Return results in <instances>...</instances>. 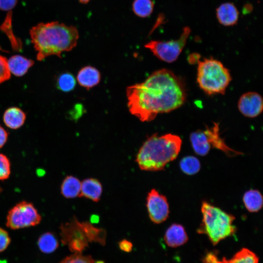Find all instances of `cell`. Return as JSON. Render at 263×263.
<instances>
[{"label":"cell","mask_w":263,"mask_h":263,"mask_svg":"<svg viewBox=\"0 0 263 263\" xmlns=\"http://www.w3.org/2000/svg\"><path fill=\"white\" fill-rule=\"evenodd\" d=\"M126 95L130 113L142 122L179 108L186 99L183 82L167 69L155 71L143 82L128 86Z\"/></svg>","instance_id":"1"},{"label":"cell","mask_w":263,"mask_h":263,"mask_svg":"<svg viewBox=\"0 0 263 263\" xmlns=\"http://www.w3.org/2000/svg\"><path fill=\"white\" fill-rule=\"evenodd\" d=\"M30 35L39 61L51 55L61 57L62 52L76 46L79 37L76 28L57 21L39 23L32 28Z\"/></svg>","instance_id":"2"},{"label":"cell","mask_w":263,"mask_h":263,"mask_svg":"<svg viewBox=\"0 0 263 263\" xmlns=\"http://www.w3.org/2000/svg\"><path fill=\"white\" fill-rule=\"evenodd\" d=\"M182 144V139L177 135L153 134L143 143L136 155L135 161L143 170H162L169 163L177 158Z\"/></svg>","instance_id":"3"},{"label":"cell","mask_w":263,"mask_h":263,"mask_svg":"<svg viewBox=\"0 0 263 263\" xmlns=\"http://www.w3.org/2000/svg\"><path fill=\"white\" fill-rule=\"evenodd\" d=\"M201 210L202 220L197 231L206 235L213 245L235 233L232 214L206 201L202 202Z\"/></svg>","instance_id":"4"},{"label":"cell","mask_w":263,"mask_h":263,"mask_svg":"<svg viewBox=\"0 0 263 263\" xmlns=\"http://www.w3.org/2000/svg\"><path fill=\"white\" fill-rule=\"evenodd\" d=\"M61 241L72 252L81 253L88 243H105L106 234L102 229L94 226L87 222H79L75 217L60 226Z\"/></svg>","instance_id":"5"},{"label":"cell","mask_w":263,"mask_h":263,"mask_svg":"<svg viewBox=\"0 0 263 263\" xmlns=\"http://www.w3.org/2000/svg\"><path fill=\"white\" fill-rule=\"evenodd\" d=\"M197 65V82L200 89L209 95L224 94L231 80L229 70L213 58L198 60Z\"/></svg>","instance_id":"6"},{"label":"cell","mask_w":263,"mask_h":263,"mask_svg":"<svg viewBox=\"0 0 263 263\" xmlns=\"http://www.w3.org/2000/svg\"><path fill=\"white\" fill-rule=\"evenodd\" d=\"M191 30L184 27L179 38L169 41L151 40L145 45L160 60L172 63L176 60L185 47Z\"/></svg>","instance_id":"7"},{"label":"cell","mask_w":263,"mask_h":263,"mask_svg":"<svg viewBox=\"0 0 263 263\" xmlns=\"http://www.w3.org/2000/svg\"><path fill=\"white\" fill-rule=\"evenodd\" d=\"M41 216L31 202L22 201L13 206L8 211L6 226L11 229H18L38 225Z\"/></svg>","instance_id":"8"},{"label":"cell","mask_w":263,"mask_h":263,"mask_svg":"<svg viewBox=\"0 0 263 263\" xmlns=\"http://www.w3.org/2000/svg\"><path fill=\"white\" fill-rule=\"evenodd\" d=\"M146 207L149 218L154 223L161 224L168 218L169 209L168 200L155 188L151 189L147 195Z\"/></svg>","instance_id":"9"},{"label":"cell","mask_w":263,"mask_h":263,"mask_svg":"<svg viewBox=\"0 0 263 263\" xmlns=\"http://www.w3.org/2000/svg\"><path fill=\"white\" fill-rule=\"evenodd\" d=\"M238 108L240 112L244 116L255 118L259 116L263 111V98L256 92H247L240 97Z\"/></svg>","instance_id":"10"},{"label":"cell","mask_w":263,"mask_h":263,"mask_svg":"<svg viewBox=\"0 0 263 263\" xmlns=\"http://www.w3.org/2000/svg\"><path fill=\"white\" fill-rule=\"evenodd\" d=\"M204 131L211 148L222 151L228 156H234L243 154L241 152L231 149L226 145L224 139L220 135L219 126L217 123H214L213 126L207 127Z\"/></svg>","instance_id":"11"},{"label":"cell","mask_w":263,"mask_h":263,"mask_svg":"<svg viewBox=\"0 0 263 263\" xmlns=\"http://www.w3.org/2000/svg\"><path fill=\"white\" fill-rule=\"evenodd\" d=\"M164 240L169 246L176 247L187 243L188 237L184 227L180 224L174 223L167 229Z\"/></svg>","instance_id":"12"},{"label":"cell","mask_w":263,"mask_h":263,"mask_svg":"<svg viewBox=\"0 0 263 263\" xmlns=\"http://www.w3.org/2000/svg\"><path fill=\"white\" fill-rule=\"evenodd\" d=\"M76 79L81 86L90 89L99 83L101 75L99 71L95 67L86 66L79 71Z\"/></svg>","instance_id":"13"},{"label":"cell","mask_w":263,"mask_h":263,"mask_svg":"<svg viewBox=\"0 0 263 263\" xmlns=\"http://www.w3.org/2000/svg\"><path fill=\"white\" fill-rule=\"evenodd\" d=\"M216 16L221 24L226 26H232L238 21L239 12L233 3L226 2L217 8Z\"/></svg>","instance_id":"14"},{"label":"cell","mask_w":263,"mask_h":263,"mask_svg":"<svg viewBox=\"0 0 263 263\" xmlns=\"http://www.w3.org/2000/svg\"><path fill=\"white\" fill-rule=\"evenodd\" d=\"M102 193V186L101 183L95 178H87L81 182L79 197H84L96 202L99 201Z\"/></svg>","instance_id":"15"},{"label":"cell","mask_w":263,"mask_h":263,"mask_svg":"<svg viewBox=\"0 0 263 263\" xmlns=\"http://www.w3.org/2000/svg\"><path fill=\"white\" fill-rule=\"evenodd\" d=\"M189 140L194 151L198 155L206 156L211 148L204 130H197L191 132Z\"/></svg>","instance_id":"16"},{"label":"cell","mask_w":263,"mask_h":263,"mask_svg":"<svg viewBox=\"0 0 263 263\" xmlns=\"http://www.w3.org/2000/svg\"><path fill=\"white\" fill-rule=\"evenodd\" d=\"M25 119V113L21 109L16 107L7 109L3 116L4 124L11 129H17L21 127L24 123Z\"/></svg>","instance_id":"17"},{"label":"cell","mask_w":263,"mask_h":263,"mask_svg":"<svg viewBox=\"0 0 263 263\" xmlns=\"http://www.w3.org/2000/svg\"><path fill=\"white\" fill-rule=\"evenodd\" d=\"M34 63L32 60L19 55L13 56L7 60L10 72L17 76L25 75Z\"/></svg>","instance_id":"18"},{"label":"cell","mask_w":263,"mask_h":263,"mask_svg":"<svg viewBox=\"0 0 263 263\" xmlns=\"http://www.w3.org/2000/svg\"><path fill=\"white\" fill-rule=\"evenodd\" d=\"M81 182L76 177L67 176L62 181L60 186V192L65 198L71 199L79 197L81 190Z\"/></svg>","instance_id":"19"},{"label":"cell","mask_w":263,"mask_h":263,"mask_svg":"<svg viewBox=\"0 0 263 263\" xmlns=\"http://www.w3.org/2000/svg\"><path fill=\"white\" fill-rule=\"evenodd\" d=\"M243 201L245 207L250 212H257L263 207V197L257 189H251L246 191L244 194Z\"/></svg>","instance_id":"20"},{"label":"cell","mask_w":263,"mask_h":263,"mask_svg":"<svg viewBox=\"0 0 263 263\" xmlns=\"http://www.w3.org/2000/svg\"><path fill=\"white\" fill-rule=\"evenodd\" d=\"M37 244L40 250L46 254L53 253L59 245L56 236L50 232L41 234L38 239Z\"/></svg>","instance_id":"21"},{"label":"cell","mask_w":263,"mask_h":263,"mask_svg":"<svg viewBox=\"0 0 263 263\" xmlns=\"http://www.w3.org/2000/svg\"><path fill=\"white\" fill-rule=\"evenodd\" d=\"M223 263H258L257 256L248 249L244 248L237 252L232 258H224Z\"/></svg>","instance_id":"22"},{"label":"cell","mask_w":263,"mask_h":263,"mask_svg":"<svg viewBox=\"0 0 263 263\" xmlns=\"http://www.w3.org/2000/svg\"><path fill=\"white\" fill-rule=\"evenodd\" d=\"M179 166L182 171L188 175L196 174L201 169L199 159L191 155L183 157L180 161Z\"/></svg>","instance_id":"23"},{"label":"cell","mask_w":263,"mask_h":263,"mask_svg":"<svg viewBox=\"0 0 263 263\" xmlns=\"http://www.w3.org/2000/svg\"><path fill=\"white\" fill-rule=\"evenodd\" d=\"M154 2L152 0H134L132 9L134 14L141 18H147L152 13Z\"/></svg>","instance_id":"24"},{"label":"cell","mask_w":263,"mask_h":263,"mask_svg":"<svg viewBox=\"0 0 263 263\" xmlns=\"http://www.w3.org/2000/svg\"><path fill=\"white\" fill-rule=\"evenodd\" d=\"M76 84L74 76L70 73H65L60 75L56 81V86L58 89L68 92L73 90Z\"/></svg>","instance_id":"25"},{"label":"cell","mask_w":263,"mask_h":263,"mask_svg":"<svg viewBox=\"0 0 263 263\" xmlns=\"http://www.w3.org/2000/svg\"><path fill=\"white\" fill-rule=\"evenodd\" d=\"M11 174V163L8 157L0 153V181L7 179Z\"/></svg>","instance_id":"26"},{"label":"cell","mask_w":263,"mask_h":263,"mask_svg":"<svg viewBox=\"0 0 263 263\" xmlns=\"http://www.w3.org/2000/svg\"><path fill=\"white\" fill-rule=\"evenodd\" d=\"M59 263H95V262L90 256L75 253L64 258Z\"/></svg>","instance_id":"27"},{"label":"cell","mask_w":263,"mask_h":263,"mask_svg":"<svg viewBox=\"0 0 263 263\" xmlns=\"http://www.w3.org/2000/svg\"><path fill=\"white\" fill-rule=\"evenodd\" d=\"M10 72L9 70L7 60L0 55V84L9 79Z\"/></svg>","instance_id":"28"},{"label":"cell","mask_w":263,"mask_h":263,"mask_svg":"<svg viewBox=\"0 0 263 263\" xmlns=\"http://www.w3.org/2000/svg\"><path fill=\"white\" fill-rule=\"evenodd\" d=\"M10 242L11 239L7 231L0 227V252L5 250Z\"/></svg>","instance_id":"29"},{"label":"cell","mask_w":263,"mask_h":263,"mask_svg":"<svg viewBox=\"0 0 263 263\" xmlns=\"http://www.w3.org/2000/svg\"><path fill=\"white\" fill-rule=\"evenodd\" d=\"M17 0H0V9L3 10H9L17 4Z\"/></svg>","instance_id":"30"},{"label":"cell","mask_w":263,"mask_h":263,"mask_svg":"<svg viewBox=\"0 0 263 263\" xmlns=\"http://www.w3.org/2000/svg\"><path fill=\"white\" fill-rule=\"evenodd\" d=\"M118 245L119 248L126 252H130L132 250V244L130 241L123 239L118 243Z\"/></svg>","instance_id":"31"},{"label":"cell","mask_w":263,"mask_h":263,"mask_svg":"<svg viewBox=\"0 0 263 263\" xmlns=\"http://www.w3.org/2000/svg\"><path fill=\"white\" fill-rule=\"evenodd\" d=\"M8 134L7 131L0 125V149L7 142Z\"/></svg>","instance_id":"32"},{"label":"cell","mask_w":263,"mask_h":263,"mask_svg":"<svg viewBox=\"0 0 263 263\" xmlns=\"http://www.w3.org/2000/svg\"><path fill=\"white\" fill-rule=\"evenodd\" d=\"M79 0L82 3L86 4L88 3L90 0Z\"/></svg>","instance_id":"33"},{"label":"cell","mask_w":263,"mask_h":263,"mask_svg":"<svg viewBox=\"0 0 263 263\" xmlns=\"http://www.w3.org/2000/svg\"><path fill=\"white\" fill-rule=\"evenodd\" d=\"M2 189L0 187V192L2 191Z\"/></svg>","instance_id":"34"}]
</instances>
